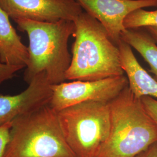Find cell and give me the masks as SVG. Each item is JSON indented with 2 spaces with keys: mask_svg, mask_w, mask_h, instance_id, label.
Returning <instances> with one entry per match:
<instances>
[{
  "mask_svg": "<svg viewBox=\"0 0 157 157\" xmlns=\"http://www.w3.org/2000/svg\"><path fill=\"white\" fill-rule=\"evenodd\" d=\"M73 22L75 41L66 80L94 81L124 75L118 45L101 23L86 12Z\"/></svg>",
  "mask_w": 157,
  "mask_h": 157,
  "instance_id": "1",
  "label": "cell"
},
{
  "mask_svg": "<svg viewBox=\"0 0 157 157\" xmlns=\"http://www.w3.org/2000/svg\"><path fill=\"white\" fill-rule=\"evenodd\" d=\"M14 21L19 30L27 33L29 40L25 81L29 84L35 77L43 76L51 84L64 82L72 59L67 44L75 32L73 21L43 22L23 19Z\"/></svg>",
  "mask_w": 157,
  "mask_h": 157,
  "instance_id": "2",
  "label": "cell"
},
{
  "mask_svg": "<svg viewBox=\"0 0 157 157\" xmlns=\"http://www.w3.org/2000/svg\"><path fill=\"white\" fill-rule=\"evenodd\" d=\"M109 105V134L97 157H137L157 142V124L128 86Z\"/></svg>",
  "mask_w": 157,
  "mask_h": 157,
  "instance_id": "3",
  "label": "cell"
},
{
  "mask_svg": "<svg viewBox=\"0 0 157 157\" xmlns=\"http://www.w3.org/2000/svg\"><path fill=\"white\" fill-rule=\"evenodd\" d=\"M4 157H76L67 145L58 112L48 105L12 121Z\"/></svg>",
  "mask_w": 157,
  "mask_h": 157,
  "instance_id": "4",
  "label": "cell"
},
{
  "mask_svg": "<svg viewBox=\"0 0 157 157\" xmlns=\"http://www.w3.org/2000/svg\"><path fill=\"white\" fill-rule=\"evenodd\" d=\"M57 112L64 138L75 156L97 157L109 134V103L84 102Z\"/></svg>",
  "mask_w": 157,
  "mask_h": 157,
  "instance_id": "5",
  "label": "cell"
},
{
  "mask_svg": "<svg viewBox=\"0 0 157 157\" xmlns=\"http://www.w3.org/2000/svg\"><path fill=\"white\" fill-rule=\"evenodd\" d=\"M128 86V78L124 75L99 80H75L51 84L52 94L49 105L59 112L84 102L109 103Z\"/></svg>",
  "mask_w": 157,
  "mask_h": 157,
  "instance_id": "6",
  "label": "cell"
},
{
  "mask_svg": "<svg viewBox=\"0 0 157 157\" xmlns=\"http://www.w3.org/2000/svg\"><path fill=\"white\" fill-rule=\"evenodd\" d=\"M0 8L13 21L43 22L73 21L83 12L76 0H0Z\"/></svg>",
  "mask_w": 157,
  "mask_h": 157,
  "instance_id": "7",
  "label": "cell"
},
{
  "mask_svg": "<svg viewBox=\"0 0 157 157\" xmlns=\"http://www.w3.org/2000/svg\"><path fill=\"white\" fill-rule=\"evenodd\" d=\"M85 12L98 21L117 44L125 29L124 22L130 13L150 6H157V0H76Z\"/></svg>",
  "mask_w": 157,
  "mask_h": 157,
  "instance_id": "8",
  "label": "cell"
},
{
  "mask_svg": "<svg viewBox=\"0 0 157 157\" xmlns=\"http://www.w3.org/2000/svg\"><path fill=\"white\" fill-rule=\"evenodd\" d=\"M52 94L51 84L43 76L35 77L28 87L20 94H0V125L48 105Z\"/></svg>",
  "mask_w": 157,
  "mask_h": 157,
  "instance_id": "9",
  "label": "cell"
},
{
  "mask_svg": "<svg viewBox=\"0 0 157 157\" xmlns=\"http://www.w3.org/2000/svg\"><path fill=\"white\" fill-rule=\"evenodd\" d=\"M121 66L126 74L128 87L136 97L149 96L157 99V81L141 67L132 47L121 39L117 43Z\"/></svg>",
  "mask_w": 157,
  "mask_h": 157,
  "instance_id": "10",
  "label": "cell"
},
{
  "mask_svg": "<svg viewBox=\"0 0 157 157\" xmlns=\"http://www.w3.org/2000/svg\"><path fill=\"white\" fill-rule=\"evenodd\" d=\"M28 59V47L12 26L8 15L0 8V63L25 68Z\"/></svg>",
  "mask_w": 157,
  "mask_h": 157,
  "instance_id": "11",
  "label": "cell"
},
{
  "mask_svg": "<svg viewBox=\"0 0 157 157\" xmlns=\"http://www.w3.org/2000/svg\"><path fill=\"white\" fill-rule=\"evenodd\" d=\"M121 39L140 54L157 81V45L150 34L143 28L125 29L121 33Z\"/></svg>",
  "mask_w": 157,
  "mask_h": 157,
  "instance_id": "12",
  "label": "cell"
},
{
  "mask_svg": "<svg viewBox=\"0 0 157 157\" xmlns=\"http://www.w3.org/2000/svg\"><path fill=\"white\" fill-rule=\"evenodd\" d=\"M125 29L157 28V10L147 11L143 8L130 13L124 22Z\"/></svg>",
  "mask_w": 157,
  "mask_h": 157,
  "instance_id": "13",
  "label": "cell"
},
{
  "mask_svg": "<svg viewBox=\"0 0 157 157\" xmlns=\"http://www.w3.org/2000/svg\"><path fill=\"white\" fill-rule=\"evenodd\" d=\"M140 100L146 112L157 126V99L144 96L141 98Z\"/></svg>",
  "mask_w": 157,
  "mask_h": 157,
  "instance_id": "14",
  "label": "cell"
},
{
  "mask_svg": "<svg viewBox=\"0 0 157 157\" xmlns=\"http://www.w3.org/2000/svg\"><path fill=\"white\" fill-rule=\"evenodd\" d=\"M12 122L0 125V157H4L10 137Z\"/></svg>",
  "mask_w": 157,
  "mask_h": 157,
  "instance_id": "15",
  "label": "cell"
},
{
  "mask_svg": "<svg viewBox=\"0 0 157 157\" xmlns=\"http://www.w3.org/2000/svg\"><path fill=\"white\" fill-rule=\"evenodd\" d=\"M22 69V67L9 66L0 63V84L12 78L17 71Z\"/></svg>",
  "mask_w": 157,
  "mask_h": 157,
  "instance_id": "16",
  "label": "cell"
},
{
  "mask_svg": "<svg viewBox=\"0 0 157 157\" xmlns=\"http://www.w3.org/2000/svg\"><path fill=\"white\" fill-rule=\"evenodd\" d=\"M137 157H157V141Z\"/></svg>",
  "mask_w": 157,
  "mask_h": 157,
  "instance_id": "17",
  "label": "cell"
},
{
  "mask_svg": "<svg viewBox=\"0 0 157 157\" xmlns=\"http://www.w3.org/2000/svg\"><path fill=\"white\" fill-rule=\"evenodd\" d=\"M150 34L152 38L157 44V28L156 27H147L144 28Z\"/></svg>",
  "mask_w": 157,
  "mask_h": 157,
  "instance_id": "18",
  "label": "cell"
},
{
  "mask_svg": "<svg viewBox=\"0 0 157 157\" xmlns=\"http://www.w3.org/2000/svg\"></svg>",
  "mask_w": 157,
  "mask_h": 157,
  "instance_id": "19",
  "label": "cell"
}]
</instances>
